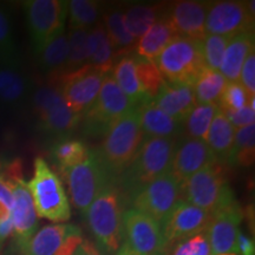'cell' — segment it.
<instances>
[{"instance_id":"cell-1","label":"cell","mask_w":255,"mask_h":255,"mask_svg":"<svg viewBox=\"0 0 255 255\" xmlns=\"http://www.w3.org/2000/svg\"><path fill=\"white\" fill-rule=\"evenodd\" d=\"M143 139L144 133L139 126L136 108L115 121L107 130L97 152L115 182L132 163Z\"/></svg>"},{"instance_id":"cell-2","label":"cell","mask_w":255,"mask_h":255,"mask_svg":"<svg viewBox=\"0 0 255 255\" xmlns=\"http://www.w3.org/2000/svg\"><path fill=\"white\" fill-rule=\"evenodd\" d=\"M111 182L105 186L89 207L85 218L96 246L103 255H115L123 240V195Z\"/></svg>"},{"instance_id":"cell-3","label":"cell","mask_w":255,"mask_h":255,"mask_svg":"<svg viewBox=\"0 0 255 255\" xmlns=\"http://www.w3.org/2000/svg\"><path fill=\"white\" fill-rule=\"evenodd\" d=\"M176 139L163 137H146L129 168L117 182L131 195L139 188L156 178L171 173Z\"/></svg>"},{"instance_id":"cell-4","label":"cell","mask_w":255,"mask_h":255,"mask_svg":"<svg viewBox=\"0 0 255 255\" xmlns=\"http://www.w3.org/2000/svg\"><path fill=\"white\" fill-rule=\"evenodd\" d=\"M38 218L60 223L71 216L69 197L62 181L43 157L34 159V174L27 183Z\"/></svg>"},{"instance_id":"cell-5","label":"cell","mask_w":255,"mask_h":255,"mask_svg":"<svg viewBox=\"0 0 255 255\" xmlns=\"http://www.w3.org/2000/svg\"><path fill=\"white\" fill-rule=\"evenodd\" d=\"M181 199L210 214L237 201L220 163L209 165L181 182Z\"/></svg>"},{"instance_id":"cell-6","label":"cell","mask_w":255,"mask_h":255,"mask_svg":"<svg viewBox=\"0 0 255 255\" xmlns=\"http://www.w3.org/2000/svg\"><path fill=\"white\" fill-rule=\"evenodd\" d=\"M165 82L193 87L206 69L202 43L177 37L155 60Z\"/></svg>"},{"instance_id":"cell-7","label":"cell","mask_w":255,"mask_h":255,"mask_svg":"<svg viewBox=\"0 0 255 255\" xmlns=\"http://www.w3.org/2000/svg\"><path fill=\"white\" fill-rule=\"evenodd\" d=\"M1 176L7 182L13 196V205L9 215L13 223L15 244L24 253L28 241L37 232L38 216L27 183L23 177V165L20 159L15 158L5 164Z\"/></svg>"},{"instance_id":"cell-8","label":"cell","mask_w":255,"mask_h":255,"mask_svg":"<svg viewBox=\"0 0 255 255\" xmlns=\"http://www.w3.org/2000/svg\"><path fill=\"white\" fill-rule=\"evenodd\" d=\"M123 240L115 255H168L161 226L138 210H124Z\"/></svg>"},{"instance_id":"cell-9","label":"cell","mask_w":255,"mask_h":255,"mask_svg":"<svg viewBox=\"0 0 255 255\" xmlns=\"http://www.w3.org/2000/svg\"><path fill=\"white\" fill-rule=\"evenodd\" d=\"M68 182L72 205L83 215L105 186L115 182L102 163L97 150H90L87 158L63 173Z\"/></svg>"},{"instance_id":"cell-10","label":"cell","mask_w":255,"mask_h":255,"mask_svg":"<svg viewBox=\"0 0 255 255\" xmlns=\"http://www.w3.org/2000/svg\"><path fill=\"white\" fill-rule=\"evenodd\" d=\"M135 108L109 73L103 79L97 100L82 116L84 132L92 137L104 136L115 121Z\"/></svg>"},{"instance_id":"cell-11","label":"cell","mask_w":255,"mask_h":255,"mask_svg":"<svg viewBox=\"0 0 255 255\" xmlns=\"http://www.w3.org/2000/svg\"><path fill=\"white\" fill-rule=\"evenodd\" d=\"M181 199V182L173 174L156 178L130 195L132 208L155 220L162 227Z\"/></svg>"},{"instance_id":"cell-12","label":"cell","mask_w":255,"mask_h":255,"mask_svg":"<svg viewBox=\"0 0 255 255\" xmlns=\"http://www.w3.org/2000/svg\"><path fill=\"white\" fill-rule=\"evenodd\" d=\"M24 8L34 52L38 55L53 38L64 31L68 1L28 0L24 2Z\"/></svg>"},{"instance_id":"cell-13","label":"cell","mask_w":255,"mask_h":255,"mask_svg":"<svg viewBox=\"0 0 255 255\" xmlns=\"http://www.w3.org/2000/svg\"><path fill=\"white\" fill-rule=\"evenodd\" d=\"M32 101L40 128L50 135L63 138L81 123L82 116L70 109L58 89L52 87L37 89Z\"/></svg>"},{"instance_id":"cell-14","label":"cell","mask_w":255,"mask_h":255,"mask_svg":"<svg viewBox=\"0 0 255 255\" xmlns=\"http://www.w3.org/2000/svg\"><path fill=\"white\" fill-rule=\"evenodd\" d=\"M255 1L209 2L206 19L207 34L234 37L242 32H254Z\"/></svg>"},{"instance_id":"cell-15","label":"cell","mask_w":255,"mask_h":255,"mask_svg":"<svg viewBox=\"0 0 255 255\" xmlns=\"http://www.w3.org/2000/svg\"><path fill=\"white\" fill-rule=\"evenodd\" d=\"M105 76L89 64L76 71L60 73L59 91L73 113L83 116L90 109L97 100Z\"/></svg>"},{"instance_id":"cell-16","label":"cell","mask_w":255,"mask_h":255,"mask_svg":"<svg viewBox=\"0 0 255 255\" xmlns=\"http://www.w3.org/2000/svg\"><path fill=\"white\" fill-rule=\"evenodd\" d=\"M210 219V213L183 200L178 201L161 227L168 250L197 234L205 233Z\"/></svg>"},{"instance_id":"cell-17","label":"cell","mask_w":255,"mask_h":255,"mask_svg":"<svg viewBox=\"0 0 255 255\" xmlns=\"http://www.w3.org/2000/svg\"><path fill=\"white\" fill-rule=\"evenodd\" d=\"M242 218L244 212L238 201L212 214L205 232L212 255L237 253V237Z\"/></svg>"},{"instance_id":"cell-18","label":"cell","mask_w":255,"mask_h":255,"mask_svg":"<svg viewBox=\"0 0 255 255\" xmlns=\"http://www.w3.org/2000/svg\"><path fill=\"white\" fill-rule=\"evenodd\" d=\"M209 2L182 0L170 6L165 14L178 37L202 41L207 36L206 19Z\"/></svg>"},{"instance_id":"cell-19","label":"cell","mask_w":255,"mask_h":255,"mask_svg":"<svg viewBox=\"0 0 255 255\" xmlns=\"http://www.w3.org/2000/svg\"><path fill=\"white\" fill-rule=\"evenodd\" d=\"M215 163L219 162L216 161L206 141L184 138V141L175 149L171 174L180 182H183L191 175Z\"/></svg>"},{"instance_id":"cell-20","label":"cell","mask_w":255,"mask_h":255,"mask_svg":"<svg viewBox=\"0 0 255 255\" xmlns=\"http://www.w3.org/2000/svg\"><path fill=\"white\" fill-rule=\"evenodd\" d=\"M152 102L163 113L180 123L197 105L193 87L165 81Z\"/></svg>"},{"instance_id":"cell-21","label":"cell","mask_w":255,"mask_h":255,"mask_svg":"<svg viewBox=\"0 0 255 255\" xmlns=\"http://www.w3.org/2000/svg\"><path fill=\"white\" fill-rule=\"evenodd\" d=\"M136 109L138 113L142 131L144 135H148V137L175 139L182 135V123L168 116L152 101H146Z\"/></svg>"},{"instance_id":"cell-22","label":"cell","mask_w":255,"mask_h":255,"mask_svg":"<svg viewBox=\"0 0 255 255\" xmlns=\"http://www.w3.org/2000/svg\"><path fill=\"white\" fill-rule=\"evenodd\" d=\"M77 228L78 226L68 223L44 226L28 241L24 255H57L66 239Z\"/></svg>"},{"instance_id":"cell-23","label":"cell","mask_w":255,"mask_h":255,"mask_svg":"<svg viewBox=\"0 0 255 255\" xmlns=\"http://www.w3.org/2000/svg\"><path fill=\"white\" fill-rule=\"evenodd\" d=\"M252 51H254V32H242L231 38L219 70L227 82H239L242 65Z\"/></svg>"},{"instance_id":"cell-24","label":"cell","mask_w":255,"mask_h":255,"mask_svg":"<svg viewBox=\"0 0 255 255\" xmlns=\"http://www.w3.org/2000/svg\"><path fill=\"white\" fill-rule=\"evenodd\" d=\"M177 37L167 15L163 14L136 43L137 56L149 60H156L165 47Z\"/></svg>"},{"instance_id":"cell-25","label":"cell","mask_w":255,"mask_h":255,"mask_svg":"<svg viewBox=\"0 0 255 255\" xmlns=\"http://www.w3.org/2000/svg\"><path fill=\"white\" fill-rule=\"evenodd\" d=\"M31 83L14 63H0V102L18 105L30 94Z\"/></svg>"},{"instance_id":"cell-26","label":"cell","mask_w":255,"mask_h":255,"mask_svg":"<svg viewBox=\"0 0 255 255\" xmlns=\"http://www.w3.org/2000/svg\"><path fill=\"white\" fill-rule=\"evenodd\" d=\"M88 51L89 65L103 75H109L115 65L116 56L103 24H97L89 31Z\"/></svg>"},{"instance_id":"cell-27","label":"cell","mask_w":255,"mask_h":255,"mask_svg":"<svg viewBox=\"0 0 255 255\" xmlns=\"http://www.w3.org/2000/svg\"><path fill=\"white\" fill-rule=\"evenodd\" d=\"M235 131L237 129L232 126L222 111L219 109L210 124L205 141L220 164L227 163L233 143H234Z\"/></svg>"},{"instance_id":"cell-28","label":"cell","mask_w":255,"mask_h":255,"mask_svg":"<svg viewBox=\"0 0 255 255\" xmlns=\"http://www.w3.org/2000/svg\"><path fill=\"white\" fill-rule=\"evenodd\" d=\"M111 72L114 81L136 108L145 103L146 101H150L139 84L133 56L127 55L121 57L119 62L114 65Z\"/></svg>"},{"instance_id":"cell-29","label":"cell","mask_w":255,"mask_h":255,"mask_svg":"<svg viewBox=\"0 0 255 255\" xmlns=\"http://www.w3.org/2000/svg\"><path fill=\"white\" fill-rule=\"evenodd\" d=\"M103 26L114 47L115 56H127L136 46V39L128 31L124 23V12L121 8H114L104 14Z\"/></svg>"},{"instance_id":"cell-30","label":"cell","mask_w":255,"mask_h":255,"mask_svg":"<svg viewBox=\"0 0 255 255\" xmlns=\"http://www.w3.org/2000/svg\"><path fill=\"white\" fill-rule=\"evenodd\" d=\"M89 152L90 149L81 139L63 137L52 145L51 157L63 174L65 170L84 161Z\"/></svg>"},{"instance_id":"cell-31","label":"cell","mask_w":255,"mask_h":255,"mask_svg":"<svg viewBox=\"0 0 255 255\" xmlns=\"http://www.w3.org/2000/svg\"><path fill=\"white\" fill-rule=\"evenodd\" d=\"M162 5H133L124 12V23L130 34L139 39L162 17Z\"/></svg>"},{"instance_id":"cell-32","label":"cell","mask_w":255,"mask_h":255,"mask_svg":"<svg viewBox=\"0 0 255 255\" xmlns=\"http://www.w3.org/2000/svg\"><path fill=\"white\" fill-rule=\"evenodd\" d=\"M218 110V104H197L182 122V133L186 138L205 141Z\"/></svg>"},{"instance_id":"cell-33","label":"cell","mask_w":255,"mask_h":255,"mask_svg":"<svg viewBox=\"0 0 255 255\" xmlns=\"http://www.w3.org/2000/svg\"><path fill=\"white\" fill-rule=\"evenodd\" d=\"M255 159V126H251L237 129L234 143L227 164L235 167L248 168L253 165Z\"/></svg>"},{"instance_id":"cell-34","label":"cell","mask_w":255,"mask_h":255,"mask_svg":"<svg viewBox=\"0 0 255 255\" xmlns=\"http://www.w3.org/2000/svg\"><path fill=\"white\" fill-rule=\"evenodd\" d=\"M227 79L215 70L205 69L193 85L197 104H218L227 85Z\"/></svg>"},{"instance_id":"cell-35","label":"cell","mask_w":255,"mask_h":255,"mask_svg":"<svg viewBox=\"0 0 255 255\" xmlns=\"http://www.w3.org/2000/svg\"><path fill=\"white\" fill-rule=\"evenodd\" d=\"M69 55V40L65 32L53 38L43 50L38 53V64L43 72L53 73L63 71Z\"/></svg>"},{"instance_id":"cell-36","label":"cell","mask_w":255,"mask_h":255,"mask_svg":"<svg viewBox=\"0 0 255 255\" xmlns=\"http://www.w3.org/2000/svg\"><path fill=\"white\" fill-rule=\"evenodd\" d=\"M102 6L95 0H71L68 1L70 30L95 27L101 17Z\"/></svg>"},{"instance_id":"cell-37","label":"cell","mask_w":255,"mask_h":255,"mask_svg":"<svg viewBox=\"0 0 255 255\" xmlns=\"http://www.w3.org/2000/svg\"><path fill=\"white\" fill-rule=\"evenodd\" d=\"M88 37L89 30H84V28L70 30V33L68 34L69 55L63 71L60 73L76 71L82 66L87 65L89 58Z\"/></svg>"},{"instance_id":"cell-38","label":"cell","mask_w":255,"mask_h":255,"mask_svg":"<svg viewBox=\"0 0 255 255\" xmlns=\"http://www.w3.org/2000/svg\"><path fill=\"white\" fill-rule=\"evenodd\" d=\"M133 59H135L137 77H138L142 90L144 91L149 100L154 101V98L161 90V87L163 85L164 79L162 77L155 60L141 58L138 56H133Z\"/></svg>"},{"instance_id":"cell-39","label":"cell","mask_w":255,"mask_h":255,"mask_svg":"<svg viewBox=\"0 0 255 255\" xmlns=\"http://www.w3.org/2000/svg\"><path fill=\"white\" fill-rule=\"evenodd\" d=\"M232 37L216 36V34H207L202 43L203 60L207 69L219 71L221 65L223 53L228 45V41Z\"/></svg>"},{"instance_id":"cell-40","label":"cell","mask_w":255,"mask_h":255,"mask_svg":"<svg viewBox=\"0 0 255 255\" xmlns=\"http://www.w3.org/2000/svg\"><path fill=\"white\" fill-rule=\"evenodd\" d=\"M15 49L13 30L9 14L0 6V63H14Z\"/></svg>"},{"instance_id":"cell-41","label":"cell","mask_w":255,"mask_h":255,"mask_svg":"<svg viewBox=\"0 0 255 255\" xmlns=\"http://www.w3.org/2000/svg\"><path fill=\"white\" fill-rule=\"evenodd\" d=\"M251 97L240 82H228L219 102V109L238 111L245 108Z\"/></svg>"},{"instance_id":"cell-42","label":"cell","mask_w":255,"mask_h":255,"mask_svg":"<svg viewBox=\"0 0 255 255\" xmlns=\"http://www.w3.org/2000/svg\"><path fill=\"white\" fill-rule=\"evenodd\" d=\"M171 255H212L205 233L176 245Z\"/></svg>"},{"instance_id":"cell-43","label":"cell","mask_w":255,"mask_h":255,"mask_svg":"<svg viewBox=\"0 0 255 255\" xmlns=\"http://www.w3.org/2000/svg\"><path fill=\"white\" fill-rule=\"evenodd\" d=\"M250 103V102H248ZM223 113L233 127L235 129H240V128L251 126V124H254L255 122V110L252 109L250 104H247L246 107L242 108L241 110L238 111H232V110H225L220 109Z\"/></svg>"},{"instance_id":"cell-44","label":"cell","mask_w":255,"mask_h":255,"mask_svg":"<svg viewBox=\"0 0 255 255\" xmlns=\"http://www.w3.org/2000/svg\"><path fill=\"white\" fill-rule=\"evenodd\" d=\"M241 85L247 91L250 97H255V53L252 51L250 55L247 56L245 60L244 65H242L241 72Z\"/></svg>"},{"instance_id":"cell-45","label":"cell","mask_w":255,"mask_h":255,"mask_svg":"<svg viewBox=\"0 0 255 255\" xmlns=\"http://www.w3.org/2000/svg\"><path fill=\"white\" fill-rule=\"evenodd\" d=\"M237 253H239V255H255L253 239H251L241 231H239L237 237Z\"/></svg>"},{"instance_id":"cell-46","label":"cell","mask_w":255,"mask_h":255,"mask_svg":"<svg viewBox=\"0 0 255 255\" xmlns=\"http://www.w3.org/2000/svg\"><path fill=\"white\" fill-rule=\"evenodd\" d=\"M13 235V223H12L11 215L0 220V251L2 250L5 241Z\"/></svg>"},{"instance_id":"cell-47","label":"cell","mask_w":255,"mask_h":255,"mask_svg":"<svg viewBox=\"0 0 255 255\" xmlns=\"http://www.w3.org/2000/svg\"><path fill=\"white\" fill-rule=\"evenodd\" d=\"M0 202L7 207L11 212L12 205H13V196H12V191L1 174H0Z\"/></svg>"},{"instance_id":"cell-48","label":"cell","mask_w":255,"mask_h":255,"mask_svg":"<svg viewBox=\"0 0 255 255\" xmlns=\"http://www.w3.org/2000/svg\"><path fill=\"white\" fill-rule=\"evenodd\" d=\"M73 255H103V254H102V252L98 250L97 246H96L94 242L84 239L82 244L79 245L77 251L73 253Z\"/></svg>"},{"instance_id":"cell-49","label":"cell","mask_w":255,"mask_h":255,"mask_svg":"<svg viewBox=\"0 0 255 255\" xmlns=\"http://www.w3.org/2000/svg\"><path fill=\"white\" fill-rule=\"evenodd\" d=\"M8 215H9V209L5 205H2V203L0 202V220L6 218V216Z\"/></svg>"},{"instance_id":"cell-50","label":"cell","mask_w":255,"mask_h":255,"mask_svg":"<svg viewBox=\"0 0 255 255\" xmlns=\"http://www.w3.org/2000/svg\"><path fill=\"white\" fill-rule=\"evenodd\" d=\"M2 169H4V163H2V161H1V158H0V174H1V171H2Z\"/></svg>"},{"instance_id":"cell-51","label":"cell","mask_w":255,"mask_h":255,"mask_svg":"<svg viewBox=\"0 0 255 255\" xmlns=\"http://www.w3.org/2000/svg\"><path fill=\"white\" fill-rule=\"evenodd\" d=\"M220 255H235V254H220Z\"/></svg>"}]
</instances>
